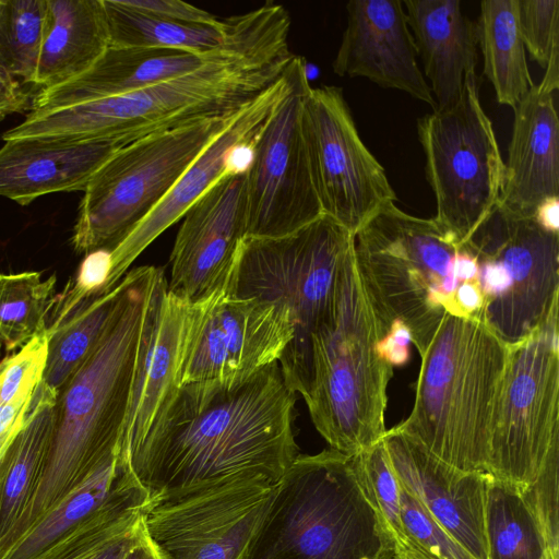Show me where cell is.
<instances>
[{
  "label": "cell",
  "mask_w": 559,
  "mask_h": 559,
  "mask_svg": "<svg viewBox=\"0 0 559 559\" xmlns=\"http://www.w3.org/2000/svg\"><path fill=\"white\" fill-rule=\"evenodd\" d=\"M400 503L405 537L438 559H475L403 487Z\"/></svg>",
  "instance_id": "ab89813d"
},
{
  "label": "cell",
  "mask_w": 559,
  "mask_h": 559,
  "mask_svg": "<svg viewBox=\"0 0 559 559\" xmlns=\"http://www.w3.org/2000/svg\"><path fill=\"white\" fill-rule=\"evenodd\" d=\"M127 275L107 294L82 302L48 334V353L43 383L59 389L78 371L104 335L121 300Z\"/></svg>",
  "instance_id": "f546056e"
},
{
  "label": "cell",
  "mask_w": 559,
  "mask_h": 559,
  "mask_svg": "<svg viewBox=\"0 0 559 559\" xmlns=\"http://www.w3.org/2000/svg\"><path fill=\"white\" fill-rule=\"evenodd\" d=\"M162 270H129L100 341L56 395L53 427L35 493L0 557L46 512L118 451L145 324Z\"/></svg>",
  "instance_id": "3957f363"
},
{
  "label": "cell",
  "mask_w": 559,
  "mask_h": 559,
  "mask_svg": "<svg viewBox=\"0 0 559 559\" xmlns=\"http://www.w3.org/2000/svg\"><path fill=\"white\" fill-rule=\"evenodd\" d=\"M170 253L167 288L194 304L225 287L247 236L246 173H230L182 216Z\"/></svg>",
  "instance_id": "ac0fdd59"
},
{
  "label": "cell",
  "mask_w": 559,
  "mask_h": 559,
  "mask_svg": "<svg viewBox=\"0 0 559 559\" xmlns=\"http://www.w3.org/2000/svg\"><path fill=\"white\" fill-rule=\"evenodd\" d=\"M346 27L332 63L340 76L366 78L394 88L435 109L429 85L419 69L407 15L400 0H352Z\"/></svg>",
  "instance_id": "ffe728a7"
},
{
  "label": "cell",
  "mask_w": 559,
  "mask_h": 559,
  "mask_svg": "<svg viewBox=\"0 0 559 559\" xmlns=\"http://www.w3.org/2000/svg\"><path fill=\"white\" fill-rule=\"evenodd\" d=\"M213 50L197 53L109 46L80 76L62 85L40 90L33 98L31 111H47L142 90L193 71L210 58Z\"/></svg>",
  "instance_id": "d4e9b609"
},
{
  "label": "cell",
  "mask_w": 559,
  "mask_h": 559,
  "mask_svg": "<svg viewBox=\"0 0 559 559\" xmlns=\"http://www.w3.org/2000/svg\"><path fill=\"white\" fill-rule=\"evenodd\" d=\"M476 255L481 321L507 345L534 332L559 301V235L498 207L464 242Z\"/></svg>",
  "instance_id": "7c38bea8"
},
{
  "label": "cell",
  "mask_w": 559,
  "mask_h": 559,
  "mask_svg": "<svg viewBox=\"0 0 559 559\" xmlns=\"http://www.w3.org/2000/svg\"><path fill=\"white\" fill-rule=\"evenodd\" d=\"M559 445L558 306L523 341L508 345L495 406L487 474L522 489Z\"/></svg>",
  "instance_id": "8fae6325"
},
{
  "label": "cell",
  "mask_w": 559,
  "mask_h": 559,
  "mask_svg": "<svg viewBox=\"0 0 559 559\" xmlns=\"http://www.w3.org/2000/svg\"><path fill=\"white\" fill-rule=\"evenodd\" d=\"M519 25L525 50L545 69L559 53V0H519Z\"/></svg>",
  "instance_id": "f35d334b"
},
{
  "label": "cell",
  "mask_w": 559,
  "mask_h": 559,
  "mask_svg": "<svg viewBox=\"0 0 559 559\" xmlns=\"http://www.w3.org/2000/svg\"><path fill=\"white\" fill-rule=\"evenodd\" d=\"M144 509L107 508L83 522L37 559H124L144 538Z\"/></svg>",
  "instance_id": "836d02e7"
},
{
  "label": "cell",
  "mask_w": 559,
  "mask_h": 559,
  "mask_svg": "<svg viewBox=\"0 0 559 559\" xmlns=\"http://www.w3.org/2000/svg\"><path fill=\"white\" fill-rule=\"evenodd\" d=\"M124 559H158L155 551L144 538L135 545L124 557Z\"/></svg>",
  "instance_id": "bcb514c9"
},
{
  "label": "cell",
  "mask_w": 559,
  "mask_h": 559,
  "mask_svg": "<svg viewBox=\"0 0 559 559\" xmlns=\"http://www.w3.org/2000/svg\"><path fill=\"white\" fill-rule=\"evenodd\" d=\"M484 74L497 102L514 109L535 85L519 25V0H485L476 21Z\"/></svg>",
  "instance_id": "f1b7e54d"
},
{
  "label": "cell",
  "mask_w": 559,
  "mask_h": 559,
  "mask_svg": "<svg viewBox=\"0 0 559 559\" xmlns=\"http://www.w3.org/2000/svg\"><path fill=\"white\" fill-rule=\"evenodd\" d=\"M108 47L103 0H46L33 84L40 90L62 85L86 72Z\"/></svg>",
  "instance_id": "4316f807"
},
{
  "label": "cell",
  "mask_w": 559,
  "mask_h": 559,
  "mask_svg": "<svg viewBox=\"0 0 559 559\" xmlns=\"http://www.w3.org/2000/svg\"><path fill=\"white\" fill-rule=\"evenodd\" d=\"M310 88L305 59L295 56L290 87L253 143L246 171V237H282L322 215L301 127Z\"/></svg>",
  "instance_id": "5bb4252c"
},
{
  "label": "cell",
  "mask_w": 559,
  "mask_h": 559,
  "mask_svg": "<svg viewBox=\"0 0 559 559\" xmlns=\"http://www.w3.org/2000/svg\"><path fill=\"white\" fill-rule=\"evenodd\" d=\"M234 115L151 133L118 150L83 191L71 238L74 250L87 254L116 247L165 198Z\"/></svg>",
  "instance_id": "9c48e42d"
},
{
  "label": "cell",
  "mask_w": 559,
  "mask_h": 559,
  "mask_svg": "<svg viewBox=\"0 0 559 559\" xmlns=\"http://www.w3.org/2000/svg\"><path fill=\"white\" fill-rule=\"evenodd\" d=\"M353 240V234L324 214L282 237H246L224 287L233 297L288 309L294 335L278 364L287 386L304 399L312 378V336L332 311Z\"/></svg>",
  "instance_id": "ba28073f"
},
{
  "label": "cell",
  "mask_w": 559,
  "mask_h": 559,
  "mask_svg": "<svg viewBox=\"0 0 559 559\" xmlns=\"http://www.w3.org/2000/svg\"><path fill=\"white\" fill-rule=\"evenodd\" d=\"M148 495L118 451L46 512L0 559H37L94 514L115 506L145 509Z\"/></svg>",
  "instance_id": "484cf974"
},
{
  "label": "cell",
  "mask_w": 559,
  "mask_h": 559,
  "mask_svg": "<svg viewBox=\"0 0 559 559\" xmlns=\"http://www.w3.org/2000/svg\"><path fill=\"white\" fill-rule=\"evenodd\" d=\"M420 357L413 409L397 427L447 464L487 474L508 345L483 321L447 314Z\"/></svg>",
  "instance_id": "8992f818"
},
{
  "label": "cell",
  "mask_w": 559,
  "mask_h": 559,
  "mask_svg": "<svg viewBox=\"0 0 559 559\" xmlns=\"http://www.w3.org/2000/svg\"><path fill=\"white\" fill-rule=\"evenodd\" d=\"M31 94L19 80L0 68V119L15 112L32 110Z\"/></svg>",
  "instance_id": "7bdbcfd3"
},
{
  "label": "cell",
  "mask_w": 559,
  "mask_h": 559,
  "mask_svg": "<svg viewBox=\"0 0 559 559\" xmlns=\"http://www.w3.org/2000/svg\"><path fill=\"white\" fill-rule=\"evenodd\" d=\"M401 487L475 559H488L485 500L489 475L439 460L397 426L382 437Z\"/></svg>",
  "instance_id": "d6986e66"
},
{
  "label": "cell",
  "mask_w": 559,
  "mask_h": 559,
  "mask_svg": "<svg viewBox=\"0 0 559 559\" xmlns=\"http://www.w3.org/2000/svg\"><path fill=\"white\" fill-rule=\"evenodd\" d=\"M2 0H0V7H1Z\"/></svg>",
  "instance_id": "c3c4849f"
},
{
  "label": "cell",
  "mask_w": 559,
  "mask_h": 559,
  "mask_svg": "<svg viewBox=\"0 0 559 559\" xmlns=\"http://www.w3.org/2000/svg\"><path fill=\"white\" fill-rule=\"evenodd\" d=\"M353 246L379 340L401 321L421 356L447 314L481 318L477 258L433 218L390 203L356 231Z\"/></svg>",
  "instance_id": "277c9868"
},
{
  "label": "cell",
  "mask_w": 559,
  "mask_h": 559,
  "mask_svg": "<svg viewBox=\"0 0 559 559\" xmlns=\"http://www.w3.org/2000/svg\"><path fill=\"white\" fill-rule=\"evenodd\" d=\"M294 58L295 55L276 82L235 112L151 213L116 247L107 249L109 276L105 294L114 289L135 259L182 218L189 207L221 178L230 173L247 171L257 135L290 87Z\"/></svg>",
  "instance_id": "e0dca14e"
},
{
  "label": "cell",
  "mask_w": 559,
  "mask_h": 559,
  "mask_svg": "<svg viewBox=\"0 0 559 559\" xmlns=\"http://www.w3.org/2000/svg\"><path fill=\"white\" fill-rule=\"evenodd\" d=\"M412 334L401 321H394L389 331L378 341L377 352L393 368L409 359Z\"/></svg>",
  "instance_id": "b9f144b4"
},
{
  "label": "cell",
  "mask_w": 559,
  "mask_h": 559,
  "mask_svg": "<svg viewBox=\"0 0 559 559\" xmlns=\"http://www.w3.org/2000/svg\"><path fill=\"white\" fill-rule=\"evenodd\" d=\"M124 145L59 136L4 141L0 148V197L27 205L45 194L84 191L98 168Z\"/></svg>",
  "instance_id": "7402d4cb"
},
{
  "label": "cell",
  "mask_w": 559,
  "mask_h": 559,
  "mask_svg": "<svg viewBox=\"0 0 559 559\" xmlns=\"http://www.w3.org/2000/svg\"><path fill=\"white\" fill-rule=\"evenodd\" d=\"M393 559H438L423 548H420L416 543L405 537L404 539L395 542V552Z\"/></svg>",
  "instance_id": "f6af8a7d"
},
{
  "label": "cell",
  "mask_w": 559,
  "mask_h": 559,
  "mask_svg": "<svg viewBox=\"0 0 559 559\" xmlns=\"http://www.w3.org/2000/svg\"><path fill=\"white\" fill-rule=\"evenodd\" d=\"M57 278L41 272L0 274V358L47 331L56 304Z\"/></svg>",
  "instance_id": "d6a6232c"
},
{
  "label": "cell",
  "mask_w": 559,
  "mask_h": 559,
  "mask_svg": "<svg viewBox=\"0 0 559 559\" xmlns=\"http://www.w3.org/2000/svg\"><path fill=\"white\" fill-rule=\"evenodd\" d=\"M226 37L199 68L128 94L29 111L2 140L59 136L128 144L151 133L228 116L284 73L290 17L272 1L225 19Z\"/></svg>",
  "instance_id": "7a4b0ae2"
},
{
  "label": "cell",
  "mask_w": 559,
  "mask_h": 559,
  "mask_svg": "<svg viewBox=\"0 0 559 559\" xmlns=\"http://www.w3.org/2000/svg\"><path fill=\"white\" fill-rule=\"evenodd\" d=\"M533 218L544 230L559 235V197L544 199L536 206Z\"/></svg>",
  "instance_id": "ee69618b"
},
{
  "label": "cell",
  "mask_w": 559,
  "mask_h": 559,
  "mask_svg": "<svg viewBox=\"0 0 559 559\" xmlns=\"http://www.w3.org/2000/svg\"><path fill=\"white\" fill-rule=\"evenodd\" d=\"M302 134L322 214L350 234L397 197L384 168L362 142L342 88H310Z\"/></svg>",
  "instance_id": "4fadbf2b"
},
{
  "label": "cell",
  "mask_w": 559,
  "mask_h": 559,
  "mask_svg": "<svg viewBox=\"0 0 559 559\" xmlns=\"http://www.w3.org/2000/svg\"><path fill=\"white\" fill-rule=\"evenodd\" d=\"M514 120L497 207L518 218L559 192V119L552 93L534 85L514 107Z\"/></svg>",
  "instance_id": "603a6c76"
},
{
  "label": "cell",
  "mask_w": 559,
  "mask_h": 559,
  "mask_svg": "<svg viewBox=\"0 0 559 559\" xmlns=\"http://www.w3.org/2000/svg\"><path fill=\"white\" fill-rule=\"evenodd\" d=\"M109 46L173 49L203 53L226 37V22L218 26L170 22L126 7L121 0H103Z\"/></svg>",
  "instance_id": "4dcf8cb0"
},
{
  "label": "cell",
  "mask_w": 559,
  "mask_h": 559,
  "mask_svg": "<svg viewBox=\"0 0 559 559\" xmlns=\"http://www.w3.org/2000/svg\"><path fill=\"white\" fill-rule=\"evenodd\" d=\"M294 335L287 308L222 288L190 304L177 382L242 381L278 362Z\"/></svg>",
  "instance_id": "9a60e30c"
},
{
  "label": "cell",
  "mask_w": 559,
  "mask_h": 559,
  "mask_svg": "<svg viewBox=\"0 0 559 559\" xmlns=\"http://www.w3.org/2000/svg\"><path fill=\"white\" fill-rule=\"evenodd\" d=\"M48 353L47 331L0 361V409L32 397L43 381Z\"/></svg>",
  "instance_id": "8d00e7d4"
},
{
  "label": "cell",
  "mask_w": 559,
  "mask_h": 559,
  "mask_svg": "<svg viewBox=\"0 0 559 559\" xmlns=\"http://www.w3.org/2000/svg\"><path fill=\"white\" fill-rule=\"evenodd\" d=\"M26 415L27 413L10 430H8L4 435L0 437V459L4 454V452L7 451L15 436L19 433L21 428L23 427L26 419Z\"/></svg>",
  "instance_id": "7dc6e473"
},
{
  "label": "cell",
  "mask_w": 559,
  "mask_h": 559,
  "mask_svg": "<svg viewBox=\"0 0 559 559\" xmlns=\"http://www.w3.org/2000/svg\"><path fill=\"white\" fill-rule=\"evenodd\" d=\"M295 403L278 362L178 386L128 457L148 504L240 479L275 484L299 455Z\"/></svg>",
  "instance_id": "6da1fadb"
},
{
  "label": "cell",
  "mask_w": 559,
  "mask_h": 559,
  "mask_svg": "<svg viewBox=\"0 0 559 559\" xmlns=\"http://www.w3.org/2000/svg\"><path fill=\"white\" fill-rule=\"evenodd\" d=\"M273 485L240 479L150 503L145 539L158 559H241Z\"/></svg>",
  "instance_id": "2e32d148"
},
{
  "label": "cell",
  "mask_w": 559,
  "mask_h": 559,
  "mask_svg": "<svg viewBox=\"0 0 559 559\" xmlns=\"http://www.w3.org/2000/svg\"><path fill=\"white\" fill-rule=\"evenodd\" d=\"M559 445L547 455L536 478L519 489L544 535L549 559H559Z\"/></svg>",
  "instance_id": "74e56055"
},
{
  "label": "cell",
  "mask_w": 559,
  "mask_h": 559,
  "mask_svg": "<svg viewBox=\"0 0 559 559\" xmlns=\"http://www.w3.org/2000/svg\"><path fill=\"white\" fill-rule=\"evenodd\" d=\"M488 559H549L542 530L521 491L488 477L485 500Z\"/></svg>",
  "instance_id": "1f68e13d"
},
{
  "label": "cell",
  "mask_w": 559,
  "mask_h": 559,
  "mask_svg": "<svg viewBox=\"0 0 559 559\" xmlns=\"http://www.w3.org/2000/svg\"><path fill=\"white\" fill-rule=\"evenodd\" d=\"M356 472L394 540L405 538L401 520V486L382 439L352 455Z\"/></svg>",
  "instance_id": "d590c367"
},
{
  "label": "cell",
  "mask_w": 559,
  "mask_h": 559,
  "mask_svg": "<svg viewBox=\"0 0 559 559\" xmlns=\"http://www.w3.org/2000/svg\"><path fill=\"white\" fill-rule=\"evenodd\" d=\"M395 540L352 455H298L273 485L241 559H393Z\"/></svg>",
  "instance_id": "5b68a950"
},
{
  "label": "cell",
  "mask_w": 559,
  "mask_h": 559,
  "mask_svg": "<svg viewBox=\"0 0 559 559\" xmlns=\"http://www.w3.org/2000/svg\"><path fill=\"white\" fill-rule=\"evenodd\" d=\"M56 395L41 381L23 427L0 459V550L37 488L50 443Z\"/></svg>",
  "instance_id": "83f0119b"
},
{
  "label": "cell",
  "mask_w": 559,
  "mask_h": 559,
  "mask_svg": "<svg viewBox=\"0 0 559 559\" xmlns=\"http://www.w3.org/2000/svg\"><path fill=\"white\" fill-rule=\"evenodd\" d=\"M190 304L167 288L159 274L138 358L129 408L118 454L128 461L142 441L167 397L178 388L177 372Z\"/></svg>",
  "instance_id": "44dd1931"
},
{
  "label": "cell",
  "mask_w": 559,
  "mask_h": 559,
  "mask_svg": "<svg viewBox=\"0 0 559 559\" xmlns=\"http://www.w3.org/2000/svg\"><path fill=\"white\" fill-rule=\"evenodd\" d=\"M402 3L435 100L433 110L449 108L460 99L466 76L475 72L476 22L464 13L460 0H404Z\"/></svg>",
  "instance_id": "cb8c5ba5"
},
{
  "label": "cell",
  "mask_w": 559,
  "mask_h": 559,
  "mask_svg": "<svg viewBox=\"0 0 559 559\" xmlns=\"http://www.w3.org/2000/svg\"><path fill=\"white\" fill-rule=\"evenodd\" d=\"M425 174L435 195V222L460 245L495 211L504 162L492 122L479 96L476 72L466 76L460 99L417 122Z\"/></svg>",
  "instance_id": "30bf717a"
},
{
  "label": "cell",
  "mask_w": 559,
  "mask_h": 559,
  "mask_svg": "<svg viewBox=\"0 0 559 559\" xmlns=\"http://www.w3.org/2000/svg\"><path fill=\"white\" fill-rule=\"evenodd\" d=\"M46 15V0H2L0 68L25 83L34 82Z\"/></svg>",
  "instance_id": "e575fe53"
},
{
  "label": "cell",
  "mask_w": 559,
  "mask_h": 559,
  "mask_svg": "<svg viewBox=\"0 0 559 559\" xmlns=\"http://www.w3.org/2000/svg\"><path fill=\"white\" fill-rule=\"evenodd\" d=\"M354 243V240H353ZM378 328L348 250L331 313L312 336V378L304 399L331 449L355 455L382 439L393 367L377 352Z\"/></svg>",
  "instance_id": "52a82bcc"
},
{
  "label": "cell",
  "mask_w": 559,
  "mask_h": 559,
  "mask_svg": "<svg viewBox=\"0 0 559 559\" xmlns=\"http://www.w3.org/2000/svg\"><path fill=\"white\" fill-rule=\"evenodd\" d=\"M138 12L176 23L218 26L223 20L181 0H121Z\"/></svg>",
  "instance_id": "60d3db41"
}]
</instances>
